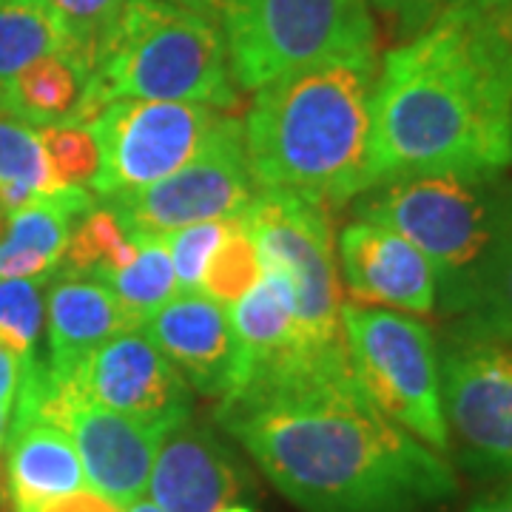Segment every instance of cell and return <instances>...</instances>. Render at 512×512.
I'll return each mask as SVG.
<instances>
[{
	"label": "cell",
	"instance_id": "6da1fadb",
	"mask_svg": "<svg viewBox=\"0 0 512 512\" xmlns=\"http://www.w3.org/2000/svg\"><path fill=\"white\" fill-rule=\"evenodd\" d=\"M220 424L302 512H439L447 456L382 413L348 356H302L225 393Z\"/></svg>",
	"mask_w": 512,
	"mask_h": 512
},
{
	"label": "cell",
	"instance_id": "7a4b0ae2",
	"mask_svg": "<svg viewBox=\"0 0 512 512\" xmlns=\"http://www.w3.org/2000/svg\"><path fill=\"white\" fill-rule=\"evenodd\" d=\"M512 165V49L490 15L444 3L376 72L370 188Z\"/></svg>",
	"mask_w": 512,
	"mask_h": 512
},
{
	"label": "cell",
	"instance_id": "3957f363",
	"mask_svg": "<svg viewBox=\"0 0 512 512\" xmlns=\"http://www.w3.org/2000/svg\"><path fill=\"white\" fill-rule=\"evenodd\" d=\"M379 60H333L256 92L242 123L256 188L328 211L370 188V126Z\"/></svg>",
	"mask_w": 512,
	"mask_h": 512
},
{
	"label": "cell",
	"instance_id": "277c9868",
	"mask_svg": "<svg viewBox=\"0 0 512 512\" xmlns=\"http://www.w3.org/2000/svg\"><path fill=\"white\" fill-rule=\"evenodd\" d=\"M114 100L231 109L237 86L228 72L220 23L200 6L180 0H128L66 123L92 126Z\"/></svg>",
	"mask_w": 512,
	"mask_h": 512
},
{
	"label": "cell",
	"instance_id": "5b68a950",
	"mask_svg": "<svg viewBox=\"0 0 512 512\" xmlns=\"http://www.w3.org/2000/svg\"><path fill=\"white\" fill-rule=\"evenodd\" d=\"M356 220L402 234L427 256L439 282L436 308L450 316L512 237V180L504 171L387 180L356 197Z\"/></svg>",
	"mask_w": 512,
	"mask_h": 512
},
{
	"label": "cell",
	"instance_id": "8992f818",
	"mask_svg": "<svg viewBox=\"0 0 512 512\" xmlns=\"http://www.w3.org/2000/svg\"><path fill=\"white\" fill-rule=\"evenodd\" d=\"M217 9L228 72L242 92L319 63L379 60L367 0H222Z\"/></svg>",
	"mask_w": 512,
	"mask_h": 512
},
{
	"label": "cell",
	"instance_id": "52a82bcc",
	"mask_svg": "<svg viewBox=\"0 0 512 512\" xmlns=\"http://www.w3.org/2000/svg\"><path fill=\"white\" fill-rule=\"evenodd\" d=\"M342 328L353 376L376 407L407 433L450 453L441 407V353L433 330L416 316L365 305H342Z\"/></svg>",
	"mask_w": 512,
	"mask_h": 512
},
{
	"label": "cell",
	"instance_id": "ba28073f",
	"mask_svg": "<svg viewBox=\"0 0 512 512\" xmlns=\"http://www.w3.org/2000/svg\"><path fill=\"white\" fill-rule=\"evenodd\" d=\"M239 220L254 237L262 268H276L288 279L293 316L305 339L322 353H348L328 211L285 191L259 188Z\"/></svg>",
	"mask_w": 512,
	"mask_h": 512
},
{
	"label": "cell",
	"instance_id": "9c48e42d",
	"mask_svg": "<svg viewBox=\"0 0 512 512\" xmlns=\"http://www.w3.org/2000/svg\"><path fill=\"white\" fill-rule=\"evenodd\" d=\"M254 197L242 123L220 114L208 140L183 168L143 191L100 202L120 217L128 237H165L185 225L239 217Z\"/></svg>",
	"mask_w": 512,
	"mask_h": 512
},
{
	"label": "cell",
	"instance_id": "30bf717a",
	"mask_svg": "<svg viewBox=\"0 0 512 512\" xmlns=\"http://www.w3.org/2000/svg\"><path fill=\"white\" fill-rule=\"evenodd\" d=\"M220 114L202 103L114 100L89 126L100 146V171L89 191L114 200L160 183L200 151Z\"/></svg>",
	"mask_w": 512,
	"mask_h": 512
},
{
	"label": "cell",
	"instance_id": "8fae6325",
	"mask_svg": "<svg viewBox=\"0 0 512 512\" xmlns=\"http://www.w3.org/2000/svg\"><path fill=\"white\" fill-rule=\"evenodd\" d=\"M441 407L464 470L512 478V345L450 333L441 353Z\"/></svg>",
	"mask_w": 512,
	"mask_h": 512
},
{
	"label": "cell",
	"instance_id": "7c38bea8",
	"mask_svg": "<svg viewBox=\"0 0 512 512\" xmlns=\"http://www.w3.org/2000/svg\"><path fill=\"white\" fill-rule=\"evenodd\" d=\"M83 393L134 419L174 427L191 416V390L143 328L111 336L74 370Z\"/></svg>",
	"mask_w": 512,
	"mask_h": 512
},
{
	"label": "cell",
	"instance_id": "4fadbf2b",
	"mask_svg": "<svg viewBox=\"0 0 512 512\" xmlns=\"http://www.w3.org/2000/svg\"><path fill=\"white\" fill-rule=\"evenodd\" d=\"M348 302L427 316L439 305L436 271L413 242L367 220H353L336 242Z\"/></svg>",
	"mask_w": 512,
	"mask_h": 512
},
{
	"label": "cell",
	"instance_id": "5bb4252c",
	"mask_svg": "<svg viewBox=\"0 0 512 512\" xmlns=\"http://www.w3.org/2000/svg\"><path fill=\"white\" fill-rule=\"evenodd\" d=\"M242 490L245 478L228 447L191 416L160 439L146 493L163 512H220Z\"/></svg>",
	"mask_w": 512,
	"mask_h": 512
},
{
	"label": "cell",
	"instance_id": "9a60e30c",
	"mask_svg": "<svg viewBox=\"0 0 512 512\" xmlns=\"http://www.w3.org/2000/svg\"><path fill=\"white\" fill-rule=\"evenodd\" d=\"M151 342L202 396H225L239 362L237 333L225 305L202 291H180L143 325Z\"/></svg>",
	"mask_w": 512,
	"mask_h": 512
},
{
	"label": "cell",
	"instance_id": "2e32d148",
	"mask_svg": "<svg viewBox=\"0 0 512 512\" xmlns=\"http://www.w3.org/2000/svg\"><path fill=\"white\" fill-rule=\"evenodd\" d=\"M46 322H49V370L74 373L111 336L140 328L123 308L117 293L97 276L60 271L46 282Z\"/></svg>",
	"mask_w": 512,
	"mask_h": 512
},
{
	"label": "cell",
	"instance_id": "e0dca14e",
	"mask_svg": "<svg viewBox=\"0 0 512 512\" xmlns=\"http://www.w3.org/2000/svg\"><path fill=\"white\" fill-rule=\"evenodd\" d=\"M3 473L12 512H35L52 498L89 487L72 436L43 419H12Z\"/></svg>",
	"mask_w": 512,
	"mask_h": 512
},
{
	"label": "cell",
	"instance_id": "ac0fdd59",
	"mask_svg": "<svg viewBox=\"0 0 512 512\" xmlns=\"http://www.w3.org/2000/svg\"><path fill=\"white\" fill-rule=\"evenodd\" d=\"M94 205V194L83 185L57 188L9 214L0 237V279L49 282L60 268L74 222Z\"/></svg>",
	"mask_w": 512,
	"mask_h": 512
},
{
	"label": "cell",
	"instance_id": "d6986e66",
	"mask_svg": "<svg viewBox=\"0 0 512 512\" xmlns=\"http://www.w3.org/2000/svg\"><path fill=\"white\" fill-rule=\"evenodd\" d=\"M86 80L89 77L66 55L37 57L0 89V109L37 128L66 123Z\"/></svg>",
	"mask_w": 512,
	"mask_h": 512
},
{
	"label": "cell",
	"instance_id": "ffe728a7",
	"mask_svg": "<svg viewBox=\"0 0 512 512\" xmlns=\"http://www.w3.org/2000/svg\"><path fill=\"white\" fill-rule=\"evenodd\" d=\"M57 191L40 128L0 109V208L15 214L40 194Z\"/></svg>",
	"mask_w": 512,
	"mask_h": 512
},
{
	"label": "cell",
	"instance_id": "44dd1931",
	"mask_svg": "<svg viewBox=\"0 0 512 512\" xmlns=\"http://www.w3.org/2000/svg\"><path fill=\"white\" fill-rule=\"evenodd\" d=\"M131 239L137 245L134 259L103 282L117 293V299L131 313V319L143 328L148 316L160 311L168 299H174L180 288H177V274H174V262L168 254L165 237Z\"/></svg>",
	"mask_w": 512,
	"mask_h": 512
},
{
	"label": "cell",
	"instance_id": "7402d4cb",
	"mask_svg": "<svg viewBox=\"0 0 512 512\" xmlns=\"http://www.w3.org/2000/svg\"><path fill=\"white\" fill-rule=\"evenodd\" d=\"M134 251H137V245L128 237L120 217L106 202H100V205H92L89 211H83L80 220L74 222L66 254L60 259L63 262L60 271L109 279L120 268H126L134 259Z\"/></svg>",
	"mask_w": 512,
	"mask_h": 512
},
{
	"label": "cell",
	"instance_id": "603a6c76",
	"mask_svg": "<svg viewBox=\"0 0 512 512\" xmlns=\"http://www.w3.org/2000/svg\"><path fill=\"white\" fill-rule=\"evenodd\" d=\"M450 319L458 336H481L512 345V237L501 245Z\"/></svg>",
	"mask_w": 512,
	"mask_h": 512
},
{
	"label": "cell",
	"instance_id": "cb8c5ba5",
	"mask_svg": "<svg viewBox=\"0 0 512 512\" xmlns=\"http://www.w3.org/2000/svg\"><path fill=\"white\" fill-rule=\"evenodd\" d=\"M66 40V57L92 77L128 0H35Z\"/></svg>",
	"mask_w": 512,
	"mask_h": 512
},
{
	"label": "cell",
	"instance_id": "d4e9b609",
	"mask_svg": "<svg viewBox=\"0 0 512 512\" xmlns=\"http://www.w3.org/2000/svg\"><path fill=\"white\" fill-rule=\"evenodd\" d=\"M46 55H66V40L46 9L35 0L0 3V89Z\"/></svg>",
	"mask_w": 512,
	"mask_h": 512
},
{
	"label": "cell",
	"instance_id": "484cf974",
	"mask_svg": "<svg viewBox=\"0 0 512 512\" xmlns=\"http://www.w3.org/2000/svg\"><path fill=\"white\" fill-rule=\"evenodd\" d=\"M259 279H262L259 248H256L254 237L248 234V228L242 225V220L231 217L228 228H225V237H222L208 268H205L202 288L211 299H217L222 305H237Z\"/></svg>",
	"mask_w": 512,
	"mask_h": 512
},
{
	"label": "cell",
	"instance_id": "4316f807",
	"mask_svg": "<svg viewBox=\"0 0 512 512\" xmlns=\"http://www.w3.org/2000/svg\"><path fill=\"white\" fill-rule=\"evenodd\" d=\"M40 143L52 168L57 188L83 185L89 188L100 171V146L94 131L80 123H55L40 128Z\"/></svg>",
	"mask_w": 512,
	"mask_h": 512
},
{
	"label": "cell",
	"instance_id": "83f0119b",
	"mask_svg": "<svg viewBox=\"0 0 512 512\" xmlns=\"http://www.w3.org/2000/svg\"><path fill=\"white\" fill-rule=\"evenodd\" d=\"M40 279H0V345L20 359H32L43 330Z\"/></svg>",
	"mask_w": 512,
	"mask_h": 512
},
{
	"label": "cell",
	"instance_id": "f1b7e54d",
	"mask_svg": "<svg viewBox=\"0 0 512 512\" xmlns=\"http://www.w3.org/2000/svg\"><path fill=\"white\" fill-rule=\"evenodd\" d=\"M225 228H228V220H211L185 225V228L165 234L180 291H200L205 268H208L222 237H225Z\"/></svg>",
	"mask_w": 512,
	"mask_h": 512
},
{
	"label": "cell",
	"instance_id": "f546056e",
	"mask_svg": "<svg viewBox=\"0 0 512 512\" xmlns=\"http://www.w3.org/2000/svg\"><path fill=\"white\" fill-rule=\"evenodd\" d=\"M367 6L390 20V26L407 40L439 15L444 0H367Z\"/></svg>",
	"mask_w": 512,
	"mask_h": 512
},
{
	"label": "cell",
	"instance_id": "4dcf8cb0",
	"mask_svg": "<svg viewBox=\"0 0 512 512\" xmlns=\"http://www.w3.org/2000/svg\"><path fill=\"white\" fill-rule=\"evenodd\" d=\"M35 512H123L117 501H111L106 495H100L92 487H83L77 493L60 495L46 504H40Z\"/></svg>",
	"mask_w": 512,
	"mask_h": 512
},
{
	"label": "cell",
	"instance_id": "1f68e13d",
	"mask_svg": "<svg viewBox=\"0 0 512 512\" xmlns=\"http://www.w3.org/2000/svg\"><path fill=\"white\" fill-rule=\"evenodd\" d=\"M23 362L9 348L0 345V410H12L18 399L20 376H23Z\"/></svg>",
	"mask_w": 512,
	"mask_h": 512
},
{
	"label": "cell",
	"instance_id": "d6a6232c",
	"mask_svg": "<svg viewBox=\"0 0 512 512\" xmlns=\"http://www.w3.org/2000/svg\"><path fill=\"white\" fill-rule=\"evenodd\" d=\"M467 512H512V481L493 490V493L476 498Z\"/></svg>",
	"mask_w": 512,
	"mask_h": 512
},
{
	"label": "cell",
	"instance_id": "836d02e7",
	"mask_svg": "<svg viewBox=\"0 0 512 512\" xmlns=\"http://www.w3.org/2000/svg\"><path fill=\"white\" fill-rule=\"evenodd\" d=\"M450 6H464V9H473V12H481V15H495L501 9H507L512 0H444Z\"/></svg>",
	"mask_w": 512,
	"mask_h": 512
},
{
	"label": "cell",
	"instance_id": "e575fe53",
	"mask_svg": "<svg viewBox=\"0 0 512 512\" xmlns=\"http://www.w3.org/2000/svg\"><path fill=\"white\" fill-rule=\"evenodd\" d=\"M490 20L495 23V29H498V35L507 40V46L512 49V3L507 6V9H501V12H495V15H490Z\"/></svg>",
	"mask_w": 512,
	"mask_h": 512
},
{
	"label": "cell",
	"instance_id": "d590c367",
	"mask_svg": "<svg viewBox=\"0 0 512 512\" xmlns=\"http://www.w3.org/2000/svg\"><path fill=\"white\" fill-rule=\"evenodd\" d=\"M126 512H163V510H160L151 498H143V495H140L137 501H131V504H128Z\"/></svg>",
	"mask_w": 512,
	"mask_h": 512
},
{
	"label": "cell",
	"instance_id": "8d00e7d4",
	"mask_svg": "<svg viewBox=\"0 0 512 512\" xmlns=\"http://www.w3.org/2000/svg\"><path fill=\"white\" fill-rule=\"evenodd\" d=\"M9 424H12V410H0V453H3V447H6Z\"/></svg>",
	"mask_w": 512,
	"mask_h": 512
},
{
	"label": "cell",
	"instance_id": "74e56055",
	"mask_svg": "<svg viewBox=\"0 0 512 512\" xmlns=\"http://www.w3.org/2000/svg\"><path fill=\"white\" fill-rule=\"evenodd\" d=\"M180 3H188V6H200V9H208V6H220L222 0H180Z\"/></svg>",
	"mask_w": 512,
	"mask_h": 512
},
{
	"label": "cell",
	"instance_id": "f35d334b",
	"mask_svg": "<svg viewBox=\"0 0 512 512\" xmlns=\"http://www.w3.org/2000/svg\"><path fill=\"white\" fill-rule=\"evenodd\" d=\"M220 512H254V510H251L248 504H239L237 501V504H228V507H222Z\"/></svg>",
	"mask_w": 512,
	"mask_h": 512
},
{
	"label": "cell",
	"instance_id": "ab89813d",
	"mask_svg": "<svg viewBox=\"0 0 512 512\" xmlns=\"http://www.w3.org/2000/svg\"><path fill=\"white\" fill-rule=\"evenodd\" d=\"M6 501H9V498H0V512H3V507H6Z\"/></svg>",
	"mask_w": 512,
	"mask_h": 512
},
{
	"label": "cell",
	"instance_id": "60d3db41",
	"mask_svg": "<svg viewBox=\"0 0 512 512\" xmlns=\"http://www.w3.org/2000/svg\"><path fill=\"white\" fill-rule=\"evenodd\" d=\"M0 3H6V0H0Z\"/></svg>",
	"mask_w": 512,
	"mask_h": 512
}]
</instances>
